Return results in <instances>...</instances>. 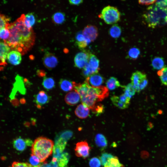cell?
I'll use <instances>...</instances> for the list:
<instances>
[{"label":"cell","instance_id":"16","mask_svg":"<svg viewBox=\"0 0 167 167\" xmlns=\"http://www.w3.org/2000/svg\"><path fill=\"white\" fill-rule=\"evenodd\" d=\"M85 82L91 87H98L101 86L104 79L101 75L97 73L87 77Z\"/></svg>","mask_w":167,"mask_h":167},{"label":"cell","instance_id":"28","mask_svg":"<svg viewBox=\"0 0 167 167\" xmlns=\"http://www.w3.org/2000/svg\"><path fill=\"white\" fill-rule=\"evenodd\" d=\"M36 20L35 17L33 13H28L25 15L24 23L28 28H32V27L36 23Z\"/></svg>","mask_w":167,"mask_h":167},{"label":"cell","instance_id":"42","mask_svg":"<svg viewBox=\"0 0 167 167\" xmlns=\"http://www.w3.org/2000/svg\"><path fill=\"white\" fill-rule=\"evenodd\" d=\"M156 0H139V4L142 5H149L153 4L156 2Z\"/></svg>","mask_w":167,"mask_h":167},{"label":"cell","instance_id":"17","mask_svg":"<svg viewBox=\"0 0 167 167\" xmlns=\"http://www.w3.org/2000/svg\"><path fill=\"white\" fill-rule=\"evenodd\" d=\"M81 99L79 93L74 90L69 92L66 95L65 97V100L66 103L70 105H74L78 103Z\"/></svg>","mask_w":167,"mask_h":167},{"label":"cell","instance_id":"7","mask_svg":"<svg viewBox=\"0 0 167 167\" xmlns=\"http://www.w3.org/2000/svg\"><path fill=\"white\" fill-rule=\"evenodd\" d=\"M99 62V60L96 56L90 53L88 61L83 68V75L87 78L98 73L100 69Z\"/></svg>","mask_w":167,"mask_h":167},{"label":"cell","instance_id":"10","mask_svg":"<svg viewBox=\"0 0 167 167\" xmlns=\"http://www.w3.org/2000/svg\"><path fill=\"white\" fill-rule=\"evenodd\" d=\"M113 104L118 108L124 109L127 108L130 103L131 98L124 94L120 96H113L111 98Z\"/></svg>","mask_w":167,"mask_h":167},{"label":"cell","instance_id":"22","mask_svg":"<svg viewBox=\"0 0 167 167\" xmlns=\"http://www.w3.org/2000/svg\"><path fill=\"white\" fill-rule=\"evenodd\" d=\"M96 145L100 148H104L107 146V141L105 137L101 134H98L95 137Z\"/></svg>","mask_w":167,"mask_h":167},{"label":"cell","instance_id":"38","mask_svg":"<svg viewBox=\"0 0 167 167\" xmlns=\"http://www.w3.org/2000/svg\"><path fill=\"white\" fill-rule=\"evenodd\" d=\"M113 156L110 153H104L102 154L100 159L101 165L104 166L108 160Z\"/></svg>","mask_w":167,"mask_h":167},{"label":"cell","instance_id":"14","mask_svg":"<svg viewBox=\"0 0 167 167\" xmlns=\"http://www.w3.org/2000/svg\"><path fill=\"white\" fill-rule=\"evenodd\" d=\"M51 100V97L44 91H40L34 96V102L36 104L38 109L41 108V106L48 103Z\"/></svg>","mask_w":167,"mask_h":167},{"label":"cell","instance_id":"4","mask_svg":"<svg viewBox=\"0 0 167 167\" xmlns=\"http://www.w3.org/2000/svg\"><path fill=\"white\" fill-rule=\"evenodd\" d=\"M54 146L52 140L45 137H40L35 140L31 146L32 153L43 162L52 154Z\"/></svg>","mask_w":167,"mask_h":167},{"label":"cell","instance_id":"8","mask_svg":"<svg viewBox=\"0 0 167 167\" xmlns=\"http://www.w3.org/2000/svg\"><path fill=\"white\" fill-rule=\"evenodd\" d=\"M24 84L23 78L17 75L15 77V81L14 84L13 88L10 96L11 100L15 98V96L17 92L22 95L26 94V88Z\"/></svg>","mask_w":167,"mask_h":167},{"label":"cell","instance_id":"12","mask_svg":"<svg viewBox=\"0 0 167 167\" xmlns=\"http://www.w3.org/2000/svg\"><path fill=\"white\" fill-rule=\"evenodd\" d=\"M43 62L45 67L49 70L55 68L58 62L57 58L53 54L48 52L44 56Z\"/></svg>","mask_w":167,"mask_h":167},{"label":"cell","instance_id":"26","mask_svg":"<svg viewBox=\"0 0 167 167\" xmlns=\"http://www.w3.org/2000/svg\"><path fill=\"white\" fill-rule=\"evenodd\" d=\"M106 84L107 88L110 90H113L121 86L117 79L113 77H110L107 80Z\"/></svg>","mask_w":167,"mask_h":167},{"label":"cell","instance_id":"32","mask_svg":"<svg viewBox=\"0 0 167 167\" xmlns=\"http://www.w3.org/2000/svg\"><path fill=\"white\" fill-rule=\"evenodd\" d=\"M162 84L167 86V67H165L157 72Z\"/></svg>","mask_w":167,"mask_h":167},{"label":"cell","instance_id":"23","mask_svg":"<svg viewBox=\"0 0 167 167\" xmlns=\"http://www.w3.org/2000/svg\"><path fill=\"white\" fill-rule=\"evenodd\" d=\"M42 85L46 90H50L55 87V81L52 77L45 76L44 77L42 82Z\"/></svg>","mask_w":167,"mask_h":167},{"label":"cell","instance_id":"41","mask_svg":"<svg viewBox=\"0 0 167 167\" xmlns=\"http://www.w3.org/2000/svg\"><path fill=\"white\" fill-rule=\"evenodd\" d=\"M155 5L162 7H167V0L156 1Z\"/></svg>","mask_w":167,"mask_h":167},{"label":"cell","instance_id":"33","mask_svg":"<svg viewBox=\"0 0 167 167\" xmlns=\"http://www.w3.org/2000/svg\"><path fill=\"white\" fill-rule=\"evenodd\" d=\"M140 54V51L137 48L133 47L131 48L128 52L129 58L133 60H136L139 57Z\"/></svg>","mask_w":167,"mask_h":167},{"label":"cell","instance_id":"40","mask_svg":"<svg viewBox=\"0 0 167 167\" xmlns=\"http://www.w3.org/2000/svg\"><path fill=\"white\" fill-rule=\"evenodd\" d=\"M76 43H81L86 41L87 38L83 34L82 32L78 33L75 37Z\"/></svg>","mask_w":167,"mask_h":167},{"label":"cell","instance_id":"37","mask_svg":"<svg viewBox=\"0 0 167 167\" xmlns=\"http://www.w3.org/2000/svg\"><path fill=\"white\" fill-rule=\"evenodd\" d=\"M89 164L90 167H100L101 165L100 159L96 157L92 158L90 160Z\"/></svg>","mask_w":167,"mask_h":167},{"label":"cell","instance_id":"6","mask_svg":"<svg viewBox=\"0 0 167 167\" xmlns=\"http://www.w3.org/2000/svg\"><path fill=\"white\" fill-rule=\"evenodd\" d=\"M131 84L136 92H140L147 86L148 81L146 75L141 71L134 72L131 77Z\"/></svg>","mask_w":167,"mask_h":167},{"label":"cell","instance_id":"13","mask_svg":"<svg viewBox=\"0 0 167 167\" xmlns=\"http://www.w3.org/2000/svg\"><path fill=\"white\" fill-rule=\"evenodd\" d=\"M33 142L30 139H24L19 137L14 139L13 141L14 148L17 151H23L25 150L27 146L32 145Z\"/></svg>","mask_w":167,"mask_h":167},{"label":"cell","instance_id":"39","mask_svg":"<svg viewBox=\"0 0 167 167\" xmlns=\"http://www.w3.org/2000/svg\"><path fill=\"white\" fill-rule=\"evenodd\" d=\"M11 167H33L29 163L27 162H20L18 161L13 162Z\"/></svg>","mask_w":167,"mask_h":167},{"label":"cell","instance_id":"5","mask_svg":"<svg viewBox=\"0 0 167 167\" xmlns=\"http://www.w3.org/2000/svg\"><path fill=\"white\" fill-rule=\"evenodd\" d=\"M98 17L107 24H112L120 20V14L117 8L109 5L102 9Z\"/></svg>","mask_w":167,"mask_h":167},{"label":"cell","instance_id":"25","mask_svg":"<svg viewBox=\"0 0 167 167\" xmlns=\"http://www.w3.org/2000/svg\"><path fill=\"white\" fill-rule=\"evenodd\" d=\"M52 18L54 23L58 25L61 24L65 21V15L63 12H57L53 15Z\"/></svg>","mask_w":167,"mask_h":167},{"label":"cell","instance_id":"35","mask_svg":"<svg viewBox=\"0 0 167 167\" xmlns=\"http://www.w3.org/2000/svg\"><path fill=\"white\" fill-rule=\"evenodd\" d=\"M10 36L9 30L6 28H4L0 29V39L5 42L7 40Z\"/></svg>","mask_w":167,"mask_h":167},{"label":"cell","instance_id":"1","mask_svg":"<svg viewBox=\"0 0 167 167\" xmlns=\"http://www.w3.org/2000/svg\"><path fill=\"white\" fill-rule=\"evenodd\" d=\"M25 15H22L13 23L6 26L10 32L8 39L4 42L12 50L24 55L31 49L34 45L35 35L32 28L29 29L24 23Z\"/></svg>","mask_w":167,"mask_h":167},{"label":"cell","instance_id":"19","mask_svg":"<svg viewBox=\"0 0 167 167\" xmlns=\"http://www.w3.org/2000/svg\"><path fill=\"white\" fill-rule=\"evenodd\" d=\"M11 49L6 44L0 41V65L6 64V60Z\"/></svg>","mask_w":167,"mask_h":167},{"label":"cell","instance_id":"36","mask_svg":"<svg viewBox=\"0 0 167 167\" xmlns=\"http://www.w3.org/2000/svg\"><path fill=\"white\" fill-rule=\"evenodd\" d=\"M10 20L9 18L0 13V29L6 27Z\"/></svg>","mask_w":167,"mask_h":167},{"label":"cell","instance_id":"44","mask_svg":"<svg viewBox=\"0 0 167 167\" xmlns=\"http://www.w3.org/2000/svg\"><path fill=\"white\" fill-rule=\"evenodd\" d=\"M36 74L39 77H45L46 75L45 72L42 70H38L36 71Z\"/></svg>","mask_w":167,"mask_h":167},{"label":"cell","instance_id":"27","mask_svg":"<svg viewBox=\"0 0 167 167\" xmlns=\"http://www.w3.org/2000/svg\"><path fill=\"white\" fill-rule=\"evenodd\" d=\"M55 158L57 160L59 167H64L66 165L69 161L68 154L66 153H62Z\"/></svg>","mask_w":167,"mask_h":167},{"label":"cell","instance_id":"24","mask_svg":"<svg viewBox=\"0 0 167 167\" xmlns=\"http://www.w3.org/2000/svg\"><path fill=\"white\" fill-rule=\"evenodd\" d=\"M152 67L156 70H161L164 68L165 62L163 59L160 57H155L152 61Z\"/></svg>","mask_w":167,"mask_h":167},{"label":"cell","instance_id":"18","mask_svg":"<svg viewBox=\"0 0 167 167\" xmlns=\"http://www.w3.org/2000/svg\"><path fill=\"white\" fill-rule=\"evenodd\" d=\"M22 54L19 52L12 50L8 54L7 58L10 64L14 65L19 64L22 61Z\"/></svg>","mask_w":167,"mask_h":167},{"label":"cell","instance_id":"11","mask_svg":"<svg viewBox=\"0 0 167 167\" xmlns=\"http://www.w3.org/2000/svg\"><path fill=\"white\" fill-rule=\"evenodd\" d=\"M90 54L83 51L78 53L74 59L75 66L79 69L83 68L88 61Z\"/></svg>","mask_w":167,"mask_h":167},{"label":"cell","instance_id":"3","mask_svg":"<svg viewBox=\"0 0 167 167\" xmlns=\"http://www.w3.org/2000/svg\"><path fill=\"white\" fill-rule=\"evenodd\" d=\"M148 27L155 28L167 23V7L153 5L149 6L143 15Z\"/></svg>","mask_w":167,"mask_h":167},{"label":"cell","instance_id":"2","mask_svg":"<svg viewBox=\"0 0 167 167\" xmlns=\"http://www.w3.org/2000/svg\"><path fill=\"white\" fill-rule=\"evenodd\" d=\"M74 90L80 96L82 104L92 111L98 104L109 95L108 89L104 86H91L85 81L83 84L76 83Z\"/></svg>","mask_w":167,"mask_h":167},{"label":"cell","instance_id":"29","mask_svg":"<svg viewBox=\"0 0 167 167\" xmlns=\"http://www.w3.org/2000/svg\"><path fill=\"white\" fill-rule=\"evenodd\" d=\"M104 167H123L124 165L120 163L118 158L113 156L110 158L104 166Z\"/></svg>","mask_w":167,"mask_h":167},{"label":"cell","instance_id":"20","mask_svg":"<svg viewBox=\"0 0 167 167\" xmlns=\"http://www.w3.org/2000/svg\"><path fill=\"white\" fill-rule=\"evenodd\" d=\"M76 83L70 80L61 79L59 82V85L60 89L64 92L70 91L74 89Z\"/></svg>","mask_w":167,"mask_h":167},{"label":"cell","instance_id":"15","mask_svg":"<svg viewBox=\"0 0 167 167\" xmlns=\"http://www.w3.org/2000/svg\"><path fill=\"white\" fill-rule=\"evenodd\" d=\"M82 33L85 37L93 41L97 37L98 32L97 28L95 25H88L84 29Z\"/></svg>","mask_w":167,"mask_h":167},{"label":"cell","instance_id":"43","mask_svg":"<svg viewBox=\"0 0 167 167\" xmlns=\"http://www.w3.org/2000/svg\"><path fill=\"white\" fill-rule=\"evenodd\" d=\"M83 1L82 0H69V3L71 4L75 5H78L81 3H82Z\"/></svg>","mask_w":167,"mask_h":167},{"label":"cell","instance_id":"9","mask_svg":"<svg viewBox=\"0 0 167 167\" xmlns=\"http://www.w3.org/2000/svg\"><path fill=\"white\" fill-rule=\"evenodd\" d=\"M91 147L85 140L77 143L75 148V153L78 157L85 159L89 156Z\"/></svg>","mask_w":167,"mask_h":167},{"label":"cell","instance_id":"30","mask_svg":"<svg viewBox=\"0 0 167 167\" xmlns=\"http://www.w3.org/2000/svg\"><path fill=\"white\" fill-rule=\"evenodd\" d=\"M122 32L120 27L117 24H114L111 27L109 30L110 36L113 38H117L120 36Z\"/></svg>","mask_w":167,"mask_h":167},{"label":"cell","instance_id":"34","mask_svg":"<svg viewBox=\"0 0 167 167\" xmlns=\"http://www.w3.org/2000/svg\"><path fill=\"white\" fill-rule=\"evenodd\" d=\"M29 164L33 167H39L41 163L39 158L35 155L32 154L29 159Z\"/></svg>","mask_w":167,"mask_h":167},{"label":"cell","instance_id":"21","mask_svg":"<svg viewBox=\"0 0 167 167\" xmlns=\"http://www.w3.org/2000/svg\"><path fill=\"white\" fill-rule=\"evenodd\" d=\"M89 109L82 104L79 105L75 110L76 115L81 119L87 118L89 114Z\"/></svg>","mask_w":167,"mask_h":167},{"label":"cell","instance_id":"31","mask_svg":"<svg viewBox=\"0 0 167 167\" xmlns=\"http://www.w3.org/2000/svg\"><path fill=\"white\" fill-rule=\"evenodd\" d=\"M122 87L123 88L124 94L130 98L135 95L136 92L131 83L129 84Z\"/></svg>","mask_w":167,"mask_h":167},{"label":"cell","instance_id":"45","mask_svg":"<svg viewBox=\"0 0 167 167\" xmlns=\"http://www.w3.org/2000/svg\"><path fill=\"white\" fill-rule=\"evenodd\" d=\"M20 102L21 103L24 104L25 103L26 100L24 98H23L20 100Z\"/></svg>","mask_w":167,"mask_h":167},{"label":"cell","instance_id":"46","mask_svg":"<svg viewBox=\"0 0 167 167\" xmlns=\"http://www.w3.org/2000/svg\"><path fill=\"white\" fill-rule=\"evenodd\" d=\"M45 167V166L43 165H41L40 167Z\"/></svg>","mask_w":167,"mask_h":167}]
</instances>
